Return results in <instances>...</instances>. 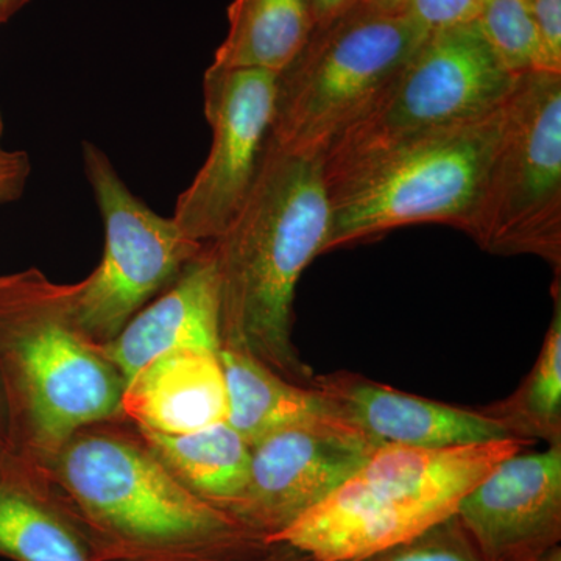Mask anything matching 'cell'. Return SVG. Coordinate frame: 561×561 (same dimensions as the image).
I'll use <instances>...</instances> for the list:
<instances>
[{
	"label": "cell",
	"instance_id": "obj_21",
	"mask_svg": "<svg viewBox=\"0 0 561 561\" xmlns=\"http://www.w3.org/2000/svg\"><path fill=\"white\" fill-rule=\"evenodd\" d=\"M476 22L491 49L513 76L556 72L542 47L527 0H485Z\"/></svg>",
	"mask_w": 561,
	"mask_h": 561
},
{
	"label": "cell",
	"instance_id": "obj_2",
	"mask_svg": "<svg viewBox=\"0 0 561 561\" xmlns=\"http://www.w3.org/2000/svg\"><path fill=\"white\" fill-rule=\"evenodd\" d=\"M330 227L321 158L287 153L267 140L247 201L210 242L221 348L242 351L287 381L312 387L316 373L294 343L295 290L323 253Z\"/></svg>",
	"mask_w": 561,
	"mask_h": 561
},
{
	"label": "cell",
	"instance_id": "obj_25",
	"mask_svg": "<svg viewBox=\"0 0 561 561\" xmlns=\"http://www.w3.org/2000/svg\"><path fill=\"white\" fill-rule=\"evenodd\" d=\"M549 62L561 73V0H527Z\"/></svg>",
	"mask_w": 561,
	"mask_h": 561
},
{
	"label": "cell",
	"instance_id": "obj_4",
	"mask_svg": "<svg viewBox=\"0 0 561 561\" xmlns=\"http://www.w3.org/2000/svg\"><path fill=\"white\" fill-rule=\"evenodd\" d=\"M535 443L505 438L451 448L382 446L311 512L276 535L313 561H357L449 518L500 461Z\"/></svg>",
	"mask_w": 561,
	"mask_h": 561
},
{
	"label": "cell",
	"instance_id": "obj_11",
	"mask_svg": "<svg viewBox=\"0 0 561 561\" xmlns=\"http://www.w3.org/2000/svg\"><path fill=\"white\" fill-rule=\"evenodd\" d=\"M337 432L297 427L251 446L249 481L231 515L271 542L341 489L376 451Z\"/></svg>",
	"mask_w": 561,
	"mask_h": 561
},
{
	"label": "cell",
	"instance_id": "obj_12",
	"mask_svg": "<svg viewBox=\"0 0 561 561\" xmlns=\"http://www.w3.org/2000/svg\"><path fill=\"white\" fill-rule=\"evenodd\" d=\"M456 515L489 561H540L561 545V446L500 461Z\"/></svg>",
	"mask_w": 561,
	"mask_h": 561
},
{
	"label": "cell",
	"instance_id": "obj_7",
	"mask_svg": "<svg viewBox=\"0 0 561 561\" xmlns=\"http://www.w3.org/2000/svg\"><path fill=\"white\" fill-rule=\"evenodd\" d=\"M461 231L489 253L541 257L561 275V73L518 77Z\"/></svg>",
	"mask_w": 561,
	"mask_h": 561
},
{
	"label": "cell",
	"instance_id": "obj_26",
	"mask_svg": "<svg viewBox=\"0 0 561 561\" xmlns=\"http://www.w3.org/2000/svg\"><path fill=\"white\" fill-rule=\"evenodd\" d=\"M308 2L309 11L313 20V27L316 25H323L327 22L335 20L341 16L354 5L362 2V0H306Z\"/></svg>",
	"mask_w": 561,
	"mask_h": 561
},
{
	"label": "cell",
	"instance_id": "obj_15",
	"mask_svg": "<svg viewBox=\"0 0 561 561\" xmlns=\"http://www.w3.org/2000/svg\"><path fill=\"white\" fill-rule=\"evenodd\" d=\"M0 557L94 561L76 512L49 471L0 442Z\"/></svg>",
	"mask_w": 561,
	"mask_h": 561
},
{
	"label": "cell",
	"instance_id": "obj_9",
	"mask_svg": "<svg viewBox=\"0 0 561 561\" xmlns=\"http://www.w3.org/2000/svg\"><path fill=\"white\" fill-rule=\"evenodd\" d=\"M83 165L105 225L99 267L72 287L73 316L95 345L114 341L205 247L136 197L105 151L83 142Z\"/></svg>",
	"mask_w": 561,
	"mask_h": 561
},
{
	"label": "cell",
	"instance_id": "obj_20",
	"mask_svg": "<svg viewBox=\"0 0 561 561\" xmlns=\"http://www.w3.org/2000/svg\"><path fill=\"white\" fill-rule=\"evenodd\" d=\"M553 313L534 367L504 400L478 411L501 423L513 438L561 446V287L552 286Z\"/></svg>",
	"mask_w": 561,
	"mask_h": 561
},
{
	"label": "cell",
	"instance_id": "obj_13",
	"mask_svg": "<svg viewBox=\"0 0 561 561\" xmlns=\"http://www.w3.org/2000/svg\"><path fill=\"white\" fill-rule=\"evenodd\" d=\"M312 387L330 398L343 419L376 448H451L513 438L501 423L478 409L404 393L356 373L316 375Z\"/></svg>",
	"mask_w": 561,
	"mask_h": 561
},
{
	"label": "cell",
	"instance_id": "obj_19",
	"mask_svg": "<svg viewBox=\"0 0 561 561\" xmlns=\"http://www.w3.org/2000/svg\"><path fill=\"white\" fill-rule=\"evenodd\" d=\"M312 31L306 0H232L228 32L210 66L283 72Z\"/></svg>",
	"mask_w": 561,
	"mask_h": 561
},
{
	"label": "cell",
	"instance_id": "obj_14",
	"mask_svg": "<svg viewBox=\"0 0 561 561\" xmlns=\"http://www.w3.org/2000/svg\"><path fill=\"white\" fill-rule=\"evenodd\" d=\"M180 348L221 350L219 276L210 242L160 298L102 346L125 383L154 357Z\"/></svg>",
	"mask_w": 561,
	"mask_h": 561
},
{
	"label": "cell",
	"instance_id": "obj_1",
	"mask_svg": "<svg viewBox=\"0 0 561 561\" xmlns=\"http://www.w3.org/2000/svg\"><path fill=\"white\" fill-rule=\"evenodd\" d=\"M94 561H245L273 542L184 486L130 421L77 431L46 465Z\"/></svg>",
	"mask_w": 561,
	"mask_h": 561
},
{
	"label": "cell",
	"instance_id": "obj_30",
	"mask_svg": "<svg viewBox=\"0 0 561 561\" xmlns=\"http://www.w3.org/2000/svg\"><path fill=\"white\" fill-rule=\"evenodd\" d=\"M540 561H561V545L549 549V551L541 557Z\"/></svg>",
	"mask_w": 561,
	"mask_h": 561
},
{
	"label": "cell",
	"instance_id": "obj_3",
	"mask_svg": "<svg viewBox=\"0 0 561 561\" xmlns=\"http://www.w3.org/2000/svg\"><path fill=\"white\" fill-rule=\"evenodd\" d=\"M125 379L73 316L72 287L38 268L0 275L3 443L46 467L81 427L125 419Z\"/></svg>",
	"mask_w": 561,
	"mask_h": 561
},
{
	"label": "cell",
	"instance_id": "obj_17",
	"mask_svg": "<svg viewBox=\"0 0 561 561\" xmlns=\"http://www.w3.org/2000/svg\"><path fill=\"white\" fill-rule=\"evenodd\" d=\"M219 356L227 381V423L250 446L297 427L337 432L371 443L316 387L287 381L242 351L221 348Z\"/></svg>",
	"mask_w": 561,
	"mask_h": 561
},
{
	"label": "cell",
	"instance_id": "obj_23",
	"mask_svg": "<svg viewBox=\"0 0 561 561\" xmlns=\"http://www.w3.org/2000/svg\"><path fill=\"white\" fill-rule=\"evenodd\" d=\"M485 0H409V13L426 32L471 24L481 16Z\"/></svg>",
	"mask_w": 561,
	"mask_h": 561
},
{
	"label": "cell",
	"instance_id": "obj_5",
	"mask_svg": "<svg viewBox=\"0 0 561 561\" xmlns=\"http://www.w3.org/2000/svg\"><path fill=\"white\" fill-rule=\"evenodd\" d=\"M505 108L507 102L481 119L342 164H321L331 205L324 251L408 225L463 230L500 144Z\"/></svg>",
	"mask_w": 561,
	"mask_h": 561
},
{
	"label": "cell",
	"instance_id": "obj_22",
	"mask_svg": "<svg viewBox=\"0 0 561 561\" xmlns=\"http://www.w3.org/2000/svg\"><path fill=\"white\" fill-rule=\"evenodd\" d=\"M357 561H489L454 513L449 518L421 531L411 540L398 542Z\"/></svg>",
	"mask_w": 561,
	"mask_h": 561
},
{
	"label": "cell",
	"instance_id": "obj_24",
	"mask_svg": "<svg viewBox=\"0 0 561 561\" xmlns=\"http://www.w3.org/2000/svg\"><path fill=\"white\" fill-rule=\"evenodd\" d=\"M5 121L0 110V205L20 201L32 175V161L27 151L10 150L3 144Z\"/></svg>",
	"mask_w": 561,
	"mask_h": 561
},
{
	"label": "cell",
	"instance_id": "obj_8",
	"mask_svg": "<svg viewBox=\"0 0 561 561\" xmlns=\"http://www.w3.org/2000/svg\"><path fill=\"white\" fill-rule=\"evenodd\" d=\"M516 81L478 22L430 32L359 119L332 140L321 164H342L481 119L508 101Z\"/></svg>",
	"mask_w": 561,
	"mask_h": 561
},
{
	"label": "cell",
	"instance_id": "obj_10",
	"mask_svg": "<svg viewBox=\"0 0 561 561\" xmlns=\"http://www.w3.org/2000/svg\"><path fill=\"white\" fill-rule=\"evenodd\" d=\"M276 79L264 69H206L203 105L213 142L172 217L192 241L219 239L247 201L271 136Z\"/></svg>",
	"mask_w": 561,
	"mask_h": 561
},
{
	"label": "cell",
	"instance_id": "obj_27",
	"mask_svg": "<svg viewBox=\"0 0 561 561\" xmlns=\"http://www.w3.org/2000/svg\"><path fill=\"white\" fill-rule=\"evenodd\" d=\"M245 561H313L311 557L305 552L298 551L294 546L286 542H273L272 548L267 549L261 556Z\"/></svg>",
	"mask_w": 561,
	"mask_h": 561
},
{
	"label": "cell",
	"instance_id": "obj_28",
	"mask_svg": "<svg viewBox=\"0 0 561 561\" xmlns=\"http://www.w3.org/2000/svg\"><path fill=\"white\" fill-rule=\"evenodd\" d=\"M28 2H32V0H0V25L11 20Z\"/></svg>",
	"mask_w": 561,
	"mask_h": 561
},
{
	"label": "cell",
	"instance_id": "obj_18",
	"mask_svg": "<svg viewBox=\"0 0 561 561\" xmlns=\"http://www.w3.org/2000/svg\"><path fill=\"white\" fill-rule=\"evenodd\" d=\"M135 427L150 451L184 486L230 513L249 481L251 446L227 421L190 434Z\"/></svg>",
	"mask_w": 561,
	"mask_h": 561
},
{
	"label": "cell",
	"instance_id": "obj_16",
	"mask_svg": "<svg viewBox=\"0 0 561 561\" xmlns=\"http://www.w3.org/2000/svg\"><path fill=\"white\" fill-rule=\"evenodd\" d=\"M219 353L180 348L151 359L125 383V420L162 434H190L227 421V381Z\"/></svg>",
	"mask_w": 561,
	"mask_h": 561
},
{
	"label": "cell",
	"instance_id": "obj_31",
	"mask_svg": "<svg viewBox=\"0 0 561 561\" xmlns=\"http://www.w3.org/2000/svg\"><path fill=\"white\" fill-rule=\"evenodd\" d=\"M3 440V413L2 405H0V442Z\"/></svg>",
	"mask_w": 561,
	"mask_h": 561
},
{
	"label": "cell",
	"instance_id": "obj_6",
	"mask_svg": "<svg viewBox=\"0 0 561 561\" xmlns=\"http://www.w3.org/2000/svg\"><path fill=\"white\" fill-rule=\"evenodd\" d=\"M427 33L409 11L368 2L316 25L300 54L278 73L268 142L287 153L323 157Z\"/></svg>",
	"mask_w": 561,
	"mask_h": 561
},
{
	"label": "cell",
	"instance_id": "obj_29",
	"mask_svg": "<svg viewBox=\"0 0 561 561\" xmlns=\"http://www.w3.org/2000/svg\"><path fill=\"white\" fill-rule=\"evenodd\" d=\"M387 11H409V0H362Z\"/></svg>",
	"mask_w": 561,
	"mask_h": 561
}]
</instances>
